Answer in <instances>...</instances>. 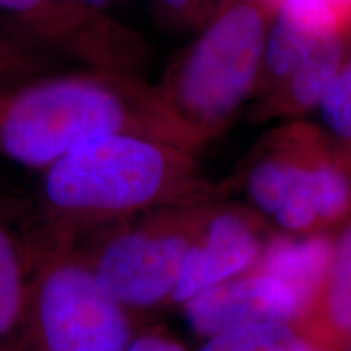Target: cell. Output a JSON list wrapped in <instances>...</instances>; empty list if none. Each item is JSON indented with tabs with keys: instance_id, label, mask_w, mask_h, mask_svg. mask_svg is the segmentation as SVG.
I'll list each match as a JSON object with an SVG mask.
<instances>
[{
	"instance_id": "6da1fadb",
	"label": "cell",
	"mask_w": 351,
	"mask_h": 351,
	"mask_svg": "<svg viewBox=\"0 0 351 351\" xmlns=\"http://www.w3.org/2000/svg\"><path fill=\"white\" fill-rule=\"evenodd\" d=\"M137 135L197 153L210 143L142 75L60 70L0 95V158L44 171L82 145Z\"/></svg>"
},
{
	"instance_id": "7a4b0ae2",
	"label": "cell",
	"mask_w": 351,
	"mask_h": 351,
	"mask_svg": "<svg viewBox=\"0 0 351 351\" xmlns=\"http://www.w3.org/2000/svg\"><path fill=\"white\" fill-rule=\"evenodd\" d=\"M41 174L38 245H77L109 226L215 197L195 153L137 135L93 140Z\"/></svg>"
},
{
	"instance_id": "3957f363",
	"label": "cell",
	"mask_w": 351,
	"mask_h": 351,
	"mask_svg": "<svg viewBox=\"0 0 351 351\" xmlns=\"http://www.w3.org/2000/svg\"><path fill=\"white\" fill-rule=\"evenodd\" d=\"M271 19L251 0L219 2L158 83L174 111L210 142L257 91Z\"/></svg>"
},
{
	"instance_id": "277c9868",
	"label": "cell",
	"mask_w": 351,
	"mask_h": 351,
	"mask_svg": "<svg viewBox=\"0 0 351 351\" xmlns=\"http://www.w3.org/2000/svg\"><path fill=\"white\" fill-rule=\"evenodd\" d=\"M213 200L161 208L109 226L77 247L104 291L132 314L173 301L184 258Z\"/></svg>"
},
{
	"instance_id": "5b68a950",
	"label": "cell",
	"mask_w": 351,
	"mask_h": 351,
	"mask_svg": "<svg viewBox=\"0 0 351 351\" xmlns=\"http://www.w3.org/2000/svg\"><path fill=\"white\" fill-rule=\"evenodd\" d=\"M130 313L98 283L77 245L36 249L28 302L29 351H124Z\"/></svg>"
},
{
	"instance_id": "8992f818",
	"label": "cell",
	"mask_w": 351,
	"mask_h": 351,
	"mask_svg": "<svg viewBox=\"0 0 351 351\" xmlns=\"http://www.w3.org/2000/svg\"><path fill=\"white\" fill-rule=\"evenodd\" d=\"M0 16L67 62L142 75L152 47L112 13L75 0H0Z\"/></svg>"
},
{
	"instance_id": "52a82bcc",
	"label": "cell",
	"mask_w": 351,
	"mask_h": 351,
	"mask_svg": "<svg viewBox=\"0 0 351 351\" xmlns=\"http://www.w3.org/2000/svg\"><path fill=\"white\" fill-rule=\"evenodd\" d=\"M262 247L261 223L251 212L212 202L199 239L184 258L171 302L182 306L205 289L249 271Z\"/></svg>"
},
{
	"instance_id": "ba28073f",
	"label": "cell",
	"mask_w": 351,
	"mask_h": 351,
	"mask_svg": "<svg viewBox=\"0 0 351 351\" xmlns=\"http://www.w3.org/2000/svg\"><path fill=\"white\" fill-rule=\"evenodd\" d=\"M182 309L191 327L207 339L269 320L295 326L301 315L300 304L287 287L252 271L205 289L184 302Z\"/></svg>"
},
{
	"instance_id": "9c48e42d",
	"label": "cell",
	"mask_w": 351,
	"mask_h": 351,
	"mask_svg": "<svg viewBox=\"0 0 351 351\" xmlns=\"http://www.w3.org/2000/svg\"><path fill=\"white\" fill-rule=\"evenodd\" d=\"M19 208L0 191V351H29L28 302L36 247L16 228Z\"/></svg>"
},
{
	"instance_id": "30bf717a",
	"label": "cell",
	"mask_w": 351,
	"mask_h": 351,
	"mask_svg": "<svg viewBox=\"0 0 351 351\" xmlns=\"http://www.w3.org/2000/svg\"><path fill=\"white\" fill-rule=\"evenodd\" d=\"M335 239L326 231L296 236H274L263 244L249 271L271 276L287 287L300 304V320L313 309L326 283Z\"/></svg>"
},
{
	"instance_id": "8fae6325",
	"label": "cell",
	"mask_w": 351,
	"mask_h": 351,
	"mask_svg": "<svg viewBox=\"0 0 351 351\" xmlns=\"http://www.w3.org/2000/svg\"><path fill=\"white\" fill-rule=\"evenodd\" d=\"M350 57L351 36L320 38L282 86L262 98L258 117H295L319 108L324 95Z\"/></svg>"
},
{
	"instance_id": "7c38bea8",
	"label": "cell",
	"mask_w": 351,
	"mask_h": 351,
	"mask_svg": "<svg viewBox=\"0 0 351 351\" xmlns=\"http://www.w3.org/2000/svg\"><path fill=\"white\" fill-rule=\"evenodd\" d=\"M295 327L320 351H345L351 343V218L335 239L317 301Z\"/></svg>"
},
{
	"instance_id": "4fadbf2b",
	"label": "cell",
	"mask_w": 351,
	"mask_h": 351,
	"mask_svg": "<svg viewBox=\"0 0 351 351\" xmlns=\"http://www.w3.org/2000/svg\"><path fill=\"white\" fill-rule=\"evenodd\" d=\"M67 64L0 16V95L34 78L67 70Z\"/></svg>"
},
{
	"instance_id": "5bb4252c",
	"label": "cell",
	"mask_w": 351,
	"mask_h": 351,
	"mask_svg": "<svg viewBox=\"0 0 351 351\" xmlns=\"http://www.w3.org/2000/svg\"><path fill=\"white\" fill-rule=\"evenodd\" d=\"M320 38L327 36H317L307 32L283 12L278 10L275 13L270 21L269 33H267L261 82L257 88L258 93H262V98L271 95L276 88L282 86V83L301 62L306 52Z\"/></svg>"
},
{
	"instance_id": "9a60e30c",
	"label": "cell",
	"mask_w": 351,
	"mask_h": 351,
	"mask_svg": "<svg viewBox=\"0 0 351 351\" xmlns=\"http://www.w3.org/2000/svg\"><path fill=\"white\" fill-rule=\"evenodd\" d=\"M200 351H314V346L289 322H257L219 333Z\"/></svg>"
},
{
	"instance_id": "2e32d148",
	"label": "cell",
	"mask_w": 351,
	"mask_h": 351,
	"mask_svg": "<svg viewBox=\"0 0 351 351\" xmlns=\"http://www.w3.org/2000/svg\"><path fill=\"white\" fill-rule=\"evenodd\" d=\"M278 10L317 36H351V0H280Z\"/></svg>"
},
{
	"instance_id": "e0dca14e",
	"label": "cell",
	"mask_w": 351,
	"mask_h": 351,
	"mask_svg": "<svg viewBox=\"0 0 351 351\" xmlns=\"http://www.w3.org/2000/svg\"><path fill=\"white\" fill-rule=\"evenodd\" d=\"M327 134L351 160V57L319 104Z\"/></svg>"
},
{
	"instance_id": "ac0fdd59",
	"label": "cell",
	"mask_w": 351,
	"mask_h": 351,
	"mask_svg": "<svg viewBox=\"0 0 351 351\" xmlns=\"http://www.w3.org/2000/svg\"><path fill=\"white\" fill-rule=\"evenodd\" d=\"M217 0H150L153 15L168 29H200Z\"/></svg>"
},
{
	"instance_id": "d6986e66",
	"label": "cell",
	"mask_w": 351,
	"mask_h": 351,
	"mask_svg": "<svg viewBox=\"0 0 351 351\" xmlns=\"http://www.w3.org/2000/svg\"><path fill=\"white\" fill-rule=\"evenodd\" d=\"M124 351H187L173 337L166 333L152 332L145 335L134 337Z\"/></svg>"
},
{
	"instance_id": "ffe728a7",
	"label": "cell",
	"mask_w": 351,
	"mask_h": 351,
	"mask_svg": "<svg viewBox=\"0 0 351 351\" xmlns=\"http://www.w3.org/2000/svg\"><path fill=\"white\" fill-rule=\"evenodd\" d=\"M75 2L82 3V5L90 7V8H96V10L109 12L117 2H119V0H75Z\"/></svg>"
},
{
	"instance_id": "44dd1931",
	"label": "cell",
	"mask_w": 351,
	"mask_h": 351,
	"mask_svg": "<svg viewBox=\"0 0 351 351\" xmlns=\"http://www.w3.org/2000/svg\"><path fill=\"white\" fill-rule=\"evenodd\" d=\"M219 2H225V0H217L215 7H217ZM251 2H256L257 5L265 8V10L271 13V15H275V13L278 12V8H280V0H251Z\"/></svg>"
},
{
	"instance_id": "7402d4cb",
	"label": "cell",
	"mask_w": 351,
	"mask_h": 351,
	"mask_svg": "<svg viewBox=\"0 0 351 351\" xmlns=\"http://www.w3.org/2000/svg\"><path fill=\"white\" fill-rule=\"evenodd\" d=\"M345 351H351V343H350V345H348V348H346V350H345Z\"/></svg>"
},
{
	"instance_id": "603a6c76",
	"label": "cell",
	"mask_w": 351,
	"mask_h": 351,
	"mask_svg": "<svg viewBox=\"0 0 351 351\" xmlns=\"http://www.w3.org/2000/svg\"><path fill=\"white\" fill-rule=\"evenodd\" d=\"M314 351H320V350H317V348H314Z\"/></svg>"
}]
</instances>
